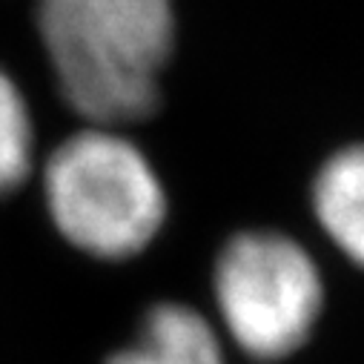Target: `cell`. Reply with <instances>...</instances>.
I'll list each match as a JSON object with an SVG mask.
<instances>
[{
  "label": "cell",
  "instance_id": "6da1fadb",
  "mask_svg": "<svg viewBox=\"0 0 364 364\" xmlns=\"http://www.w3.org/2000/svg\"><path fill=\"white\" fill-rule=\"evenodd\" d=\"M58 89L89 127H129L161 107L175 49L172 0H38Z\"/></svg>",
  "mask_w": 364,
  "mask_h": 364
},
{
  "label": "cell",
  "instance_id": "7a4b0ae2",
  "mask_svg": "<svg viewBox=\"0 0 364 364\" xmlns=\"http://www.w3.org/2000/svg\"><path fill=\"white\" fill-rule=\"evenodd\" d=\"M43 193L58 232L101 261L135 258L166 221V193L152 161L109 127H86L58 144Z\"/></svg>",
  "mask_w": 364,
  "mask_h": 364
},
{
  "label": "cell",
  "instance_id": "3957f363",
  "mask_svg": "<svg viewBox=\"0 0 364 364\" xmlns=\"http://www.w3.org/2000/svg\"><path fill=\"white\" fill-rule=\"evenodd\" d=\"M213 290L230 338L261 361L296 353L324 307L313 255L276 230L232 235L215 258Z\"/></svg>",
  "mask_w": 364,
  "mask_h": 364
},
{
  "label": "cell",
  "instance_id": "8992f818",
  "mask_svg": "<svg viewBox=\"0 0 364 364\" xmlns=\"http://www.w3.org/2000/svg\"><path fill=\"white\" fill-rule=\"evenodd\" d=\"M35 129L23 92L0 69V198L12 196L32 172Z\"/></svg>",
  "mask_w": 364,
  "mask_h": 364
},
{
  "label": "cell",
  "instance_id": "277c9868",
  "mask_svg": "<svg viewBox=\"0 0 364 364\" xmlns=\"http://www.w3.org/2000/svg\"><path fill=\"white\" fill-rule=\"evenodd\" d=\"M107 364H227L213 324L187 304H155L132 344L109 355Z\"/></svg>",
  "mask_w": 364,
  "mask_h": 364
},
{
  "label": "cell",
  "instance_id": "5b68a950",
  "mask_svg": "<svg viewBox=\"0 0 364 364\" xmlns=\"http://www.w3.org/2000/svg\"><path fill=\"white\" fill-rule=\"evenodd\" d=\"M313 213L327 238L364 269V144L330 155L313 181Z\"/></svg>",
  "mask_w": 364,
  "mask_h": 364
}]
</instances>
